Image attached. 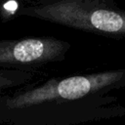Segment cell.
<instances>
[{
  "mask_svg": "<svg viewBox=\"0 0 125 125\" xmlns=\"http://www.w3.org/2000/svg\"><path fill=\"white\" fill-rule=\"evenodd\" d=\"M125 87V66L55 76L0 96V124L79 125L125 116L110 92Z\"/></svg>",
  "mask_w": 125,
  "mask_h": 125,
  "instance_id": "cell-1",
  "label": "cell"
},
{
  "mask_svg": "<svg viewBox=\"0 0 125 125\" xmlns=\"http://www.w3.org/2000/svg\"><path fill=\"white\" fill-rule=\"evenodd\" d=\"M18 16L109 38H125V10L113 0H27L18 3Z\"/></svg>",
  "mask_w": 125,
  "mask_h": 125,
  "instance_id": "cell-2",
  "label": "cell"
},
{
  "mask_svg": "<svg viewBox=\"0 0 125 125\" xmlns=\"http://www.w3.org/2000/svg\"><path fill=\"white\" fill-rule=\"evenodd\" d=\"M70 43L54 36H26L0 40V68L40 71L39 68L62 62Z\"/></svg>",
  "mask_w": 125,
  "mask_h": 125,
  "instance_id": "cell-3",
  "label": "cell"
},
{
  "mask_svg": "<svg viewBox=\"0 0 125 125\" xmlns=\"http://www.w3.org/2000/svg\"><path fill=\"white\" fill-rule=\"evenodd\" d=\"M45 73L42 71H23L18 69L0 68V96L12 89H17L24 85L43 79Z\"/></svg>",
  "mask_w": 125,
  "mask_h": 125,
  "instance_id": "cell-4",
  "label": "cell"
}]
</instances>
